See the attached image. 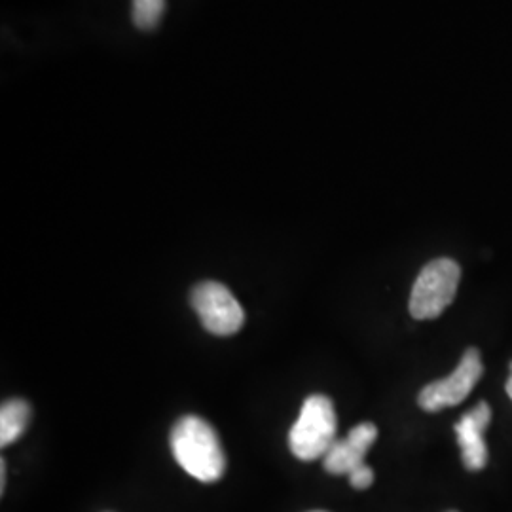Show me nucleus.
Instances as JSON below:
<instances>
[{
  "label": "nucleus",
  "instance_id": "5",
  "mask_svg": "<svg viewBox=\"0 0 512 512\" xmlns=\"http://www.w3.org/2000/svg\"><path fill=\"white\" fill-rule=\"evenodd\" d=\"M482 372H484V366H482L480 351L475 348L467 349L456 370L450 376L425 385L421 389L418 404L425 412H439L446 406L463 403L465 397H469V393L475 389L478 380L482 378Z\"/></svg>",
  "mask_w": 512,
  "mask_h": 512
},
{
  "label": "nucleus",
  "instance_id": "6",
  "mask_svg": "<svg viewBox=\"0 0 512 512\" xmlns=\"http://www.w3.org/2000/svg\"><path fill=\"white\" fill-rule=\"evenodd\" d=\"M492 421V408L488 403H478L465 412L456 423V435L461 448L463 465L469 471H480L488 463V446L484 433Z\"/></svg>",
  "mask_w": 512,
  "mask_h": 512
},
{
  "label": "nucleus",
  "instance_id": "4",
  "mask_svg": "<svg viewBox=\"0 0 512 512\" xmlns=\"http://www.w3.org/2000/svg\"><path fill=\"white\" fill-rule=\"evenodd\" d=\"M192 308L198 313L203 329L215 336L236 334L243 323L245 313L230 289L217 281H203L190 294Z\"/></svg>",
  "mask_w": 512,
  "mask_h": 512
},
{
  "label": "nucleus",
  "instance_id": "9",
  "mask_svg": "<svg viewBox=\"0 0 512 512\" xmlns=\"http://www.w3.org/2000/svg\"><path fill=\"white\" fill-rule=\"evenodd\" d=\"M164 10L165 0H133V21L139 29H154Z\"/></svg>",
  "mask_w": 512,
  "mask_h": 512
},
{
  "label": "nucleus",
  "instance_id": "12",
  "mask_svg": "<svg viewBox=\"0 0 512 512\" xmlns=\"http://www.w3.org/2000/svg\"><path fill=\"white\" fill-rule=\"evenodd\" d=\"M4 486H6V463L2 461V490H4Z\"/></svg>",
  "mask_w": 512,
  "mask_h": 512
},
{
  "label": "nucleus",
  "instance_id": "2",
  "mask_svg": "<svg viewBox=\"0 0 512 512\" xmlns=\"http://www.w3.org/2000/svg\"><path fill=\"white\" fill-rule=\"evenodd\" d=\"M336 410L329 397L311 395L289 433L291 452L302 461L325 458L336 442Z\"/></svg>",
  "mask_w": 512,
  "mask_h": 512
},
{
  "label": "nucleus",
  "instance_id": "3",
  "mask_svg": "<svg viewBox=\"0 0 512 512\" xmlns=\"http://www.w3.org/2000/svg\"><path fill=\"white\" fill-rule=\"evenodd\" d=\"M461 268L452 258H437L421 270L410 294L414 319H435L446 310L458 293Z\"/></svg>",
  "mask_w": 512,
  "mask_h": 512
},
{
  "label": "nucleus",
  "instance_id": "11",
  "mask_svg": "<svg viewBox=\"0 0 512 512\" xmlns=\"http://www.w3.org/2000/svg\"><path fill=\"white\" fill-rule=\"evenodd\" d=\"M507 395L511 397L512 401V363H511V374H509V380H507Z\"/></svg>",
  "mask_w": 512,
  "mask_h": 512
},
{
  "label": "nucleus",
  "instance_id": "13",
  "mask_svg": "<svg viewBox=\"0 0 512 512\" xmlns=\"http://www.w3.org/2000/svg\"><path fill=\"white\" fill-rule=\"evenodd\" d=\"M315 512H323V511H315Z\"/></svg>",
  "mask_w": 512,
  "mask_h": 512
},
{
  "label": "nucleus",
  "instance_id": "8",
  "mask_svg": "<svg viewBox=\"0 0 512 512\" xmlns=\"http://www.w3.org/2000/svg\"><path fill=\"white\" fill-rule=\"evenodd\" d=\"M31 420V406L23 399H10L0 408V446H10L25 433Z\"/></svg>",
  "mask_w": 512,
  "mask_h": 512
},
{
  "label": "nucleus",
  "instance_id": "1",
  "mask_svg": "<svg viewBox=\"0 0 512 512\" xmlns=\"http://www.w3.org/2000/svg\"><path fill=\"white\" fill-rule=\"evenodd\" d=\"M171 452L177 463L200 482H217L226 458L217 431L198 416H184L171 429Z\"/></svg>",
  "mask_w": 512,
  "mask_h": 512
},
{
  "label": "nucleus",
  "instance_id": "10",
  "mask_svg": "<svg viewBox=\"0 0 512 512\" xmlns=\"http://www.w3.org/2000/svg\"><path fill=\"white\" fill-rule=\"evenodd\" d=\"M349 482L357 490H366L374 482V471L368 465H361L353 473H349Z\"/></svg>",
  "mask_w": 512,
  "mask_h": 512
},
{
  "label": "nucleus",
  "instance_id": "7",
  "mask_svg": "<svg viewBox=\"0 0 512 512\" xmlns=\"http://www.w3.org/2000/svg\"><path fill=\"white\" fill-rule=\"evenodd\" d=\"M378 429L374 423H359L349 431L348 437L336 440L332 444L327 456L323 458V465L330 475H349L357 467L365 465L366 452L376 442Z\"/></svg>",
  "mask_w": 512,
  "mask_h": 512
}]
</instances>
